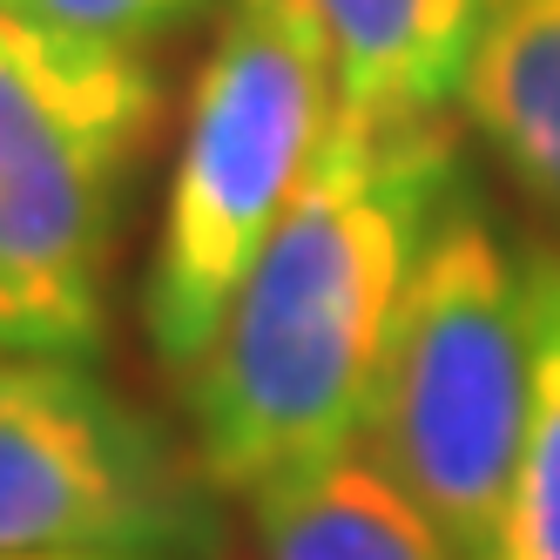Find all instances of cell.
Here are the masks:
<instances>
[{
	"label": "cell",
	"instance_id": "cell-6",
	"mask_svg": "<svg viewBox=\"0 0 560 560\" xmlns=\"http://www.w3.org/2000/svg\"><path fill=\"white\" fill-rule=\"evenodd\" d=\"M351 122H432L459 89L493 0H284Z\"/></svg>",
	"mask_w": 560,
	"mask_h": 560
},
{
	"label": "cell",
	"instance_id": "cell-11",
	"mask_svg": "<svg viewBox=\"0 0 560 560\" xmlns=\"http://www.w3.org/2000/svg\"><path fill=\"white\" fill-rule=\"evenodd\" d=\"M0 560H42V553H0Z\"/></svg>",
	"mask_w": 560,
	"mask_h": 560
},
{
	"label": "cell",
	"instance_id": "cell-7",
	"mask_svg": "<svg viewBox=\"0 0 560 560\" xmlns=\"http://www.w3.org/2000/svg\"><path fill=\"white\" fill-rule=\"evenodd\" d=\"M250 500V560H459L419 500L365 453L264 479Z\"/></svg>",
	"mask_w": 560,
	"mask_h": 560
},
{
	"label": "cell",
	"instance_id": "cell-9",
	"mask_svg": "<svg viewBox=\"0 0 560 560\" xmlns=\"http://www.w3.org/2000/svg\"><path fill=\"white\" fill-rule=\"evenodd\" d=\"M527 432L500 520V560H560V250H527Z\"/></svg>",
	"mask_w": 560,
	"mask_h": 560
},
{
	"label": "cell",
	"instance_id": "cell-3",
	"mask_svg": "<svg viewBox=\"0 0 560 560\" xmlns=\"http://www.w3.org/2000/svg\"><path fill=\"white\" fill-rule=\"evenodd\" d=\"M527 432V270L472 203L439 210L392 325L372 459L419 500L459 560H500Z\"/></svg>",
	"mask_w": 560,
	"mask_h": 560
},
{
	"label": "cell",
	"instance_id": "cell-8",
	"mask_svg": "<svg viewBox=\"0 0 560 560\" xmlns=\"http://www.w3.org/2000/svg\"><path fill=\"white\" fill-rule=\"evenodd\" d=\"M459 102L506 176L560 223V0H493Z\"/></svg>",
	"mask_w": 560,
	"mask_h": 560
},
{
	"label": "cell",
	"instance_id": "cell-1",
	"mask_svg": "<svg viewBox=\"0 0 560 560\" xmlns=\"http://www.w3.org/2000/svg\"><path fill=\"white\" fill-rule=\"evenodd\" d=\"M459 155L439 122L331 115L284 223L230 298L210 351L183 378L196 472L217 493L351 453L372 425L392 325Z\"/></svg>",
	"mask_w": 560,
	"mask_h": 560
},
{
	"label": "cell",
	"instance_id": "cell-2",
	"mask_svg": "<svg viewBox=\"0 0 560 560\" xmlns=\"http://www.w3.org/2000/svg\"><path fill=\"white\" fill-rule=\"evenodd\" d=\"M155 115L142 48L0 8V351L95 358L122 189Z\"/></svg>",
	"mask_w": 560,
	"mask_h": 560
},
{
	"label": "cell",
	"instance_id": "cell-10",
	"mask_svg": "<svg viewBox=\"0 0 560 560\" xmlns=\"http://www.w3.org/2000/svg\"><path fill=\"white\" fill-rule=\"evenodd\" d=\"M21 21H42L55 34H89V42H115V48H149L163 34L189 27L217 0H0Z\"/></svg>",
	"mask_w": 560,
	"mask_h": 560
},
{
	"label": "cell",
	"instance_id": "cell-4",
	"mask_svg": "<svg viewBox=\"0 0 560 560\" xmlns=\"http://www.w3.org/2000/svg\"><path fill=\"white\" fill-rule=\"evenodd\" d=\"M331 74L284 0H236L196 68L163 230H155L142 325L155 358L189 378L230 298L284 223L291 196L331 129Z\"/></svg>",
	"mask_w": 560,
	"mask_h": 560
},
{
	"label": "cell",
	"instance_id": "cell-5",
	"mask_svg": "<svg viewBox=\"0 0 560 560\" xmlns=\"http://www.w3.org/2000/svg\"><path fill=\"white\" fill-rule=\"evenodd\" d=\"M170 439L74 358H0V553L210 560L217 506Z\"/></svg>",
	"mask_w": 560,
	"mask_h": 560
}]
</instances>
